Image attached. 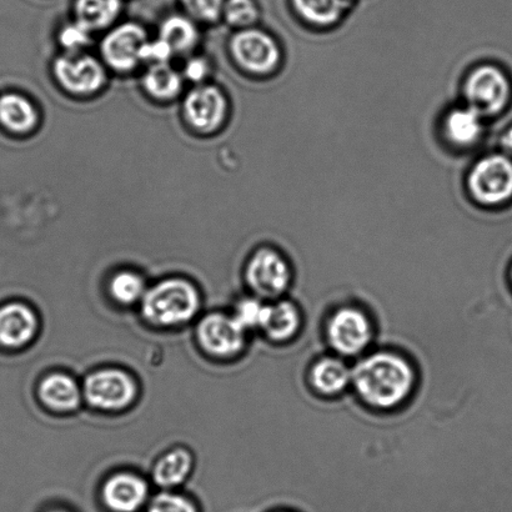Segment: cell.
Returning a JSON list of instances; mask_svg holds the SVG:
<instances>
[{
	"label": "cell",
	"instance_id": "cell-1",
	"mask_svg": "<svg viewBox=\"0 0 512 512\" xmlns=\"http://www.w3.org/2000/svg\"><path fill=\"white\" fill-rule=\"evenodd\" d=\"M351 383L366 404L393 409L409 398L415 374L404 358L384 351L361 360L351 371Z\"/></svg>",
	"mask_w": 512,
	"mask_h": 512
},
{
	"label": "cell",
	"instance_id": "cell-2",
	"mask_svg": "<svg viewBox=\"0 0 512 512\" xmlns=\"http://www.w3.org/2000/svg\"><path fill=\"white\" fill-rule=\"evenodd\" d=\"M202 299L195 285L179 278L165 279L148 288L140 301L148 323L173 328L189 323L198 315Z\"/></svg>",
	"mask_w": 512,
	"mask_h": 512
},
{
	"label": "cell",
	"instance_id": "cell-3",
	"mask_svg": "<svg viewBox=\"0 0 512 512\" xmlns=\"http://www.w3.org/2000/svg\"><path fill=\"white\" fill-rule=\"evenodd\" d=\"M83 398L92 408L117 413L129 408L138 395L137 381L125 370L105 368L93 371L82 384Z\"/></svg>",
	"mask_w": 512,
	"mask_h": 512
},
{
	"label": "cell",
	"instance_id": "cell-4",
	"mask_svg": "<svg viewBox=\"0 0 512 512\" xmlns=\"http://www.w3.org/2000/svg\"><path fill=\"white\" fill-rule=\"evenodd\" d=\"M470 193L485 205H498L512 198V160L503 154L481 159L469 177Z\"/></svg>",
	"mask_w": 512,
	"mask_h": 512
},
{
	"label": "cell",
	"instance_id": "cell-5",
	"mask_svg": "<svg viewBox=\"0 0 512 512\" xmlns=\"http://www.w3.org/2000/svg\"><path fill=\"white\" fill-rule=\"evenodd\" d=\"M468 105L483 117L503 112L509 103L511 88L509 79L500 69L484 65L475 69L465 83Z\"/></svg>",
	"mask_w": 512,
	"mask_h": 512
},
{
	"label": "cell",
	"instance_id": "cell-6",
	"mask_svg": "<svg viewBox=\"0 0 512 512\" xmlns=\"http://www.w3.org/2000/svg\"><path fill=\"white\" fill-rule=\"evenodd\" d=\"M197 340L205 353L218 359H229L244 349L247 330L233 314L212 313L199 321Z\"/></svg>",
	"mask_w": 512,
	"mask_h": 512
},
{
	"label": "cell",
	"instance_id": "cell-7",
	"mask_svg": "<svg viewBox=\"0 0 512 512\" xmlns=\"http://www.w3.org/2000/svg\"><path fill=\"white\" fill-rule=\"evenodd\" d=\"M235 62L253 74H268L280 63V49L269 34L258 29H242L230 43Z\"/></svg>",
	"mask_w": 512,
	"mask_h": 512
},
{
	"label": "cell",
	"instance_id": "cell-8",
	"mask_svg": "<svg viewBox=\"0 0 512 512\" xmlns=\"http://www.w3.org/2000/svg\"><path fill=\"white\" fill-rule=\"evenodd\" d=\"M245 278L258 298L274 299L289 288L291 273L283 256L264 248L250 258Z\"/></svg>",
	"mask_w": 512,
	"mask_h": 512
},
{
	"label": "cell",
	"instance_id": "cell-9",
	"mask_svg": "<svg viewBox=\"0 0 512 512\" xmlns=\"http://www.w3.org/2000/svg\"><path fill=\"white\" fill-rule=\"evenodd\" d=\"M326 331L331 348L345 356L360 354L373 339V326L368 316L355 308L336 311L331 316Z\"/></svg>",
	"mask_w": 512,
	"mask_h": 512
},
{
	"label": "cell",
	"instance_id": "cell-10",
	"mask_svg": "<svg viewBox=\"0 0 512 512\" xmlns=\"http://www.w3.org/2000/svg\"><path fill=\"white\" fill-rule=\"evenodd\" d=\"M54 75L67 92L90 94L97 92L105 83L104 67L98 59L88 54L67 53L55 60Z\"/></svg>",
	"mask_w": 512,
	"mask_h": 512
},
{
	"label": "cell",
	"instance_id": "cell-11",
	"mask_svg": "<svg viewBox=\"0 0 512 512\" xmlns=\"http://www.w3.org/2000/svg\"><path fill=\"white\" fill-rule=\"evenodd\" d=\"M147 33L135 23H124L110 30L102 42L104 62L117 72H129L142 62Z\"/></svg>",
	"mask_w": 512,
	"mask_h": 512
},
{
	"label": "cell",
	"instance_id": "cell-12",
	"mask_svg": "<svg viewBox=\"0 0 512 512\" xmlns=\"http://www.w3.org/2000/svg\"><path fill=\"white\" fill-rule=\"evenodd\" d=\"M227 99L213 85H199L184 100V115L192 128L209 133L223 124L227 115Z\"/></svg>",
	"mask_w": 512,
	"mask_h": 512
},
{
	"label": "cell",
	"instance_id": "cell-13",
	"mask_svg": "<svg viewBox=\"0 0 512 512\" xmlns=\"http://www.w3.org/2000/svg\"><path fill=\"white\" fill-rule=\"evenodd\" d=\"M39 329L35 311L27 304L12 301L0 306V346L8 350L24 348Z\"/></svg>",
	"mask_w": 512,
	"mask_h": 512
},
{
	"label": "cell",
	"instance_id": "cell-14",
	"mask_svg": "<svg viewBox=\"0 0 512 512\" xmlns=\"http://www.w3.org/2000/svg\"><path fill=\"white\" fill-rule=\"evenodd\" d=\"M148 498L147 481L129 471L113 474L103 484V503L113 512H137Z\"/></svg>",
	"mask_w": 512,
	"mask_h": 512
},
{
	"label": "cell",
	"instance_id": "cell-15",
	"mask_svg": "<svg viewBox=\"0 0 512 512\" xmlns=\"http://www.w3.org/2000/svg\"><path fill=\"white\" fill-rule=\"evenodd\" d=\"M38 398L45 408L60 414L73 413L84 400L82 385L65 373L45 376L38 386Z\"/></svg>",
	"mask_w": 512,
	"mask_h": 512
},
{
	"label": "cell",
	"instance_id": "cell-16",
	"mask_svg": "<svg viewBox=\"0 0 512 512\" xmlns=\"http://www.w3.org/2000/svg\"><path fill=\"white\" fill-rule=\"evenodd\" d=\"M194 468L193 454L188 449L175 448L160 456L153 466L154 483L164 490H172L189 479Z\"/></svg>",
	"mask_w": 512,
	"mask_h": 512
},
{
	"label": "cell",
	"instance_id": "cell-17",
	"mask_svg": "<svg viewBox=\"0 0 512 512\" xmlns=\"http://www.w3.org/2000/svg\"><path fill=\"white\" fill-rule=\"evenodd\" d=\"M445 135L451 142L460 148L474 145L483 134V115L470 108H456L446 115L444 123Z\"/></svg>",
	"mask_w": 512,
	"mask_h": 512
},
{
	"label": "cell",
	"instance_id": "cell-18",
	"mask_svg": "<svg viewBox=\"0 0 512 512\" xmlns=\"http://www.w3.org/2000/svg\"><path fill=\"white\" fill-rule=\"evenodd\" d=\"M301 326V316L298 308L289 301H278L268 305L261 330L270 340L284 343L294 338Z\"/></svg>",
	"mask_w": 512,
	"mask_h": 512
},
{
	"label": "cell",
	"instance_id": "cell-19",
	"mask_svg": "<svg viewBox=\"0 0 512 512\" xmlns=\"http://www.w3.org/2000/svg\"><path fill=\"white\" fill-rule=\"evenodd\" d=\"M38 123L37 109L29 99L17 93L0 97V124L13 133H27Z\"/></svg>",
	"mask_w": 512,
	"mask_h": 512
},
{
	"label": "cell",
	"instance_id": "cell-20",
	"mask_svg": "<svg viewBox=\"0 0 512 512\" xmlns=\"http://www.w3.org/2000/svg\"><path fill=\"white\" fill-rule=\"evenodd\" d=\"M310 381L320 394H340L351 383V370L339 359L324 358L313 365Z\"/></svg>",
	"mask_w": 512,
	"mask_h": 512
},
{
	"label": "cell",
	"instance_id": "cell-21",
	"mask_svg": "<svg viewBox=\"0 0 512 512\" xmlns=\"http://www.w3.org/2000/svg\"><path fill=\"white\" fill-rule=\"evenodd\" d=\"M159 38L170 45L174 54H184L197 47L199 30L192 18L177 14L160 25Z\"/></svg>",
	"mask_w": 512,
	"mask_h": 512
},
{
	"label": "cell",
	"instance_id": "cell-22",
	"mask_svg": "<svg viewBox=\"0 0 512 512\" xmlns=\"http://www.w3.org/2000/svg\"><path fill=\"white\" fill-rule=\"evenodd\" d=\"M122 10V0H77L75 15L77 22L90 32L107 28L118 18Z\"/></svg>",
	"mask_w": 512,
	"mask_h": 512
},
{
	"label": "cell",
	"instance_id": "cell-23",
	"mask_svg": "<svg viewBox=\"0 0 512 512\" xmlns=\"http://www.w3.org/2000/svg\"><path fill=\"white\" fill-rule=\"evenodd\" d=\"M291 2L300 18L318 27H329L339 22L348 8V0H291Z\"/></svg>",
	"mask_w": 512,
	"mask_h": 512
},
{
	"label": "cell",
	"instance_id": "cell-24",
	"mask_svg": "<svg viewBox=\"0 0 512 512\" xmlns=\"http://www.w3.org/2000/svg\"><path fill=\"white\" fill-rule=\"evenodd\" d=\"M143 85L153 98L169 100L177 97L183 88V75L167 64L150 65L144 74Z\"/></svg>",
	"mask_w": 512,
	"mask_h": 512
},
{
	"label": "cell",
	"instance_id": "cell-25",
	"mask_svg": "<svg viewBox=\"0 0 512 512\" xmlns=\"http://www.w3.org/2000/svg\"><path fill=\"white\" fill-rule=\"evenodd\" d=\"M147 290L143 276L132 270L119 271L109 283L110 296L115 303L124 306L140 304Z\"/></svg>",
	"mask_w": 512,
	"mask_h": 512
},
{
	"label": "cell",
	"instance_id": "cell-26",
	"mask_svg": "<svg viewBox=\"0 0 512 512\" xmlns=\"http://www.w3.org/2000/svg\"><path fill=\"white\" fill-rule=\"evenodd\" d=\"M223 15L233 27L247 29L259 18L254 0H225Z\"/></svg>",
	"mask_w": 512,
	"mask_h": 512
},
{
	"label": "cell",
	"instance_id": "cell-27",
	"mask_svg": "<svg viewBox=\"0 0 512 512\" xmlns=\"http://www.w3.org/2000/svg\"><path fill=\"white\" fill-rule=\"evenodd\" d=\"M268 305L260 298H245L238 301L234 310V318L239 321L245 330L260 329Z\"/></svg>",
	"mask_w": 512,
	"mask_h": 512
},
{
	"label": "cell",
	"instance_id": "cell-28",
	"mask_svg": "<svg viewBox=\"0 0 512 512\" xmlns=\"http://www.w3.org/2000/svg\"><path fill=\"white\" fill-rule=\"evenodd\" d=\"M147 512H198V510L185 496L165 490L150 501Z\"/></svg>",
	"mask_w": 512,
	"mask_h": 512
},
{
	"label": "cell",
	"instance_id": "cell-29",
	"mask_svg": "<svg viewBox=\"0 0 512 512\" xmlns=\"http://www.w3.org/2000/svg\"><path fill=\"white\" fill-rule=\"evenodd\" d=\"M90 34H92V32H90L87 27H84L83 24L75 20L74 23L65 25V27L60 30L59 43L64 49H67L69 53H78L79 50H82L89 44L90 39H92Z\"/></svg>",
	"mask_w": 512,
	"mask_h": 512
},
{
	"label": "cell",
	"instance_id": "cell-30",
	"mask_svg": "<svg viewBox=\"0 0 512 512\" xmlns=\"http://www.w3.org/2000/svg\"><path fill=\"white\" fill-rule=\"evenodd\" d=\"M182 3L193 18L209 23L223 14L225 0H182Z\"/></svg>",
	"mask_w": 512,
	"mask_h": 512
},
{
	"label": "cell",
	"instance_id": "cell-31",
	"mask_svg": "<svg viewBox=\"0 0 512 512\" xmlns=\"http://www.w3.org/2000/svg\"><path fill=\"white\" fill-rule=\"evenodd\" d=\"M174 55L173 49L163 39L147 40L142 50V62L167 64Z\"/></svg>",
	"mask_w": 512,
	"mask_h": 512
},
{
	"label": "cell",
	"instance_id": "cell-32",
	"mask_svg": "<svg viewBox=\"0 0 512 512\" xmlns=\"http://www.w3.org/2000/svg\"><path fill=\"white\" fill-rule=\"evenodd\" d=\"M209 74V63L204 58H190L184 65L183 75L185 79L193 83L203 82Z\"/></svg>",
	"mask_w": 512,
	"mask_h": 512
},
{
	"label": "cell",
	"instance_id": "cell-33",
	"mask_svg": "<svg viewBox=\"0 0 512 512\" xmlns=\"http://www.w3.org/2000/svg\"><path fill=\"white\" fill-rule=\"evenodd\" d=\"M501 145H503L505 152L512 157V128H510L508 132L503 135V138H501Z\"/></svg>",
	"mask_w": 512,
	"mask_h": 512
},
{
	"label": "cell",
	"instance_id": "cell-34",
	"mask_svg": "<svg viewBox=\"0 0 512 512\" xmlns=\"http://www.w3.org/2000/svg\"><path fill=\"white\" fill-rule=\"evenodd\" d=\"M49 512H67V511H63V510H52V511H49Z\"/></svg>",
	"mask_w": 512,
	"mask_h": 512
},
{
	"label": "cell",
	"instance_id": "cell-35",
	"mask_svg": "<svg viewBox=\"0 0 512 512\" xmlns=\"http://www.w3.org/2000/svg\"><path fill=\"white\" fill-rule=\"evenodd\" d=\"M511 278H512V271H511Z\"/></svg>",
	"mask_w": 512,
	"mask_h": 512
}]
</instances>
